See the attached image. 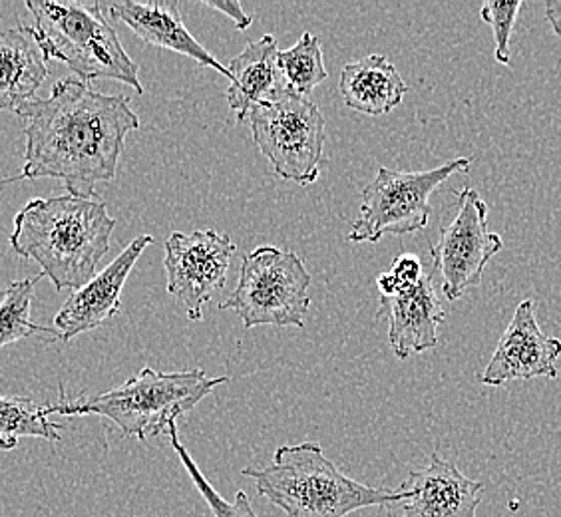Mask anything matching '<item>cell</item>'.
Returning a JSON list of instances; mask_svg holds the SVG:
<instances>
[{"instance_id":"13","label":"cell","mask_w":561,"mask_h":517,"mask_svg":"<svg viewBox=\"0 0 561 517\" xmlns=\"http://www.w3.org/2000/svg\"><path fill=\"white\" fill-rule=\"evenodd\" d=\"M399 492L402 517H476L484 484L434 452L426 468L409 472Z\"/></svg>"},{"instance_id":"10","label":"cell","mask_w":561,"mask_h":517,"mask_svg":"<svg viewBox=\"0 0 561 517\" xmlns=\"http://www.w3.org/2000/svg\"><path fill=\"white\" fill-rule=\"evenodd\" d=\"M236 253L233 239L214 229L194 233L175 231L165 241L168 292L182 302L190 321L204 319V307L224 289Z\"/></svg>"},{"instance_id":"1","label":"cell","mask_w":561,"mask_h":517,"mask_svg":"<svg viewBox=\"0 0 561 517\" xmlns=\"http://www.w3.org/2000/svg\"><path fill=\"white\" fill-rule=\"evenodd\" d=\"M14 114L24 119L22 180H60L76 197H98L96 185L116 177L124 141L140 128L128 96L102 94L78 78L58 80L50 96Z\"/></svg>"},{"instance_id":"25","label":"cell","mask_w":561,"mask_h":517,"mask_svg":"<svg viewBox=\"0 0 561 517\" xmlns=\"http://www.w3.org/2000/svg\"><path fill=\"white\" fill-rule=\"evenodd\" d=\"M202 4L211 11L224 12L227 19L238 26V31H248L249 26L253 24V16L243 11L239 0H217V2L204 0Z\"/></svg>"},{"instance_id":"15","label":"cell","mask_w":561,"mask_h":517,"mask_svg":"<svg viewBox=\"0 0 561 517\" xmlns=\"http://www.w3.org/2000/svg\"><path fill=\"white\" fill-rule=\"evenodd\" d=\"M112 19L130 26L131 33L144 43L172 50L178 55L187 56L197 65L214 68L219 74L229 80L227 66L221 65L216 56L195 41L194 34L187 31L184 16L180 11V2H136V0H119L108 4Z\"/></svg>"},{"instance_id":"7","label":"cell","mask_w":561,"mask_h":517,"mask_svg":"<svg viewBox=\"0 0 561 517\" xmlns=\"http://www.w3.org/2000/svg\"><path fill=\"white\" fill-rule=\"evenodd\" d=\"M248 119L255 146L277 177L299 185L319 180L327 122L313 100L285 92L253 106Z\"/></svg>"},{"instance_id":"5","label":"cell","mask_w":561,"mask_h":517,"mask_svg":"<svg viewBox=\"0 0 561 517\" xmlns=\"http://www.w3.org/2000/svg\"><path fill=\"white\" fill-rule=\"evenodd\" d=\"M34 16V41L46 62H62L78 80H118L144 94L138 65L119 43L116 28L100 2H48L26 0Z\"/></svg>"},{"instance_id":"19","label":"cell","mask_w":561,"mask_h":517,"mask_svg":"<svg viewBox=\"0 0 561 517\" xmlns=\"http://www.w3.org/2000/svg\"><path fill=\"white\" fill-rule=\"evenodd\" d=\"M50 404L28 397H0V450L11 452L21 438H44L60 443L62 424L50 421Z\"/></svg>"},{"instance_id":"6","label":"cell","mask_w":561,"mask_h":517,"mask_svg":"<svg viewBox=\"0 0 561 517\" xmlns=\"http://www.w3.org/2000/svg\"><path fill=\"white\" fill-rule=\"evenodd\" d=\"M311 280L297 253L261 245L241 261L238 287L219 309H233L245 329L261 324L302 329L311 305Z\"/></svg>"},{"instance_id":"20","label":"cell","mask_w":561,"mask_h":517,"mask_svg":"<svg viewBox=\"0 0 561 517\" xmlns=\"http://www.w3.org/2000/svg\"><path fill=\"white\" fill-rule=\"evenodd\" d=\"M44 279L43 273L28 279L12 280L0 299V348L12 345L34 334H46L58 338L55 329L34 323L31 319L34 287Z\"/></svg>"},{"instance_id":"22","label":"cell","mask_w":561,"mask_h":517,"mask_svg":"<svg viewBox=\"0 0 561 517\" xmlns=\"http://www.w3.org/2000/svg\"><path fill=\"white\" fill-rule=\"evenodd\" d=\"M165 434L170 436V443H172L173 450H175V453L180 456V460L184 463V468L187 470L190 478H192V482H194L195 487H197V492L204 496V499L207 502V506L211 507L214 516L257 517L255 516V512H253V507H251V502H249V497L245 492H241V490H239L238 496L233 499V504H231V502H227L226 497L221 496V494H217L216 487L207 482L206 475L202 474V470L195 466L194 458H192L190 452L185 450L184 444L180 440V434H178V424H172Z\"/></svg>"},{"instance_id":"21","label":"cell","mask_w":561,"mask_h":517,"mask_svg":"<svg viewBox=\"0 0 561 517\" xmlns=\"http://www.w3.org/2000/svg\"><path fill=\"white\" fill-rule=\"evenodd\" d=\"M280 76L285 80L287 92L297 96L309 97L314 88L329 78L324 68L321 41L313 33H302L297 44L287 50H279L277 56Z\"/></svg>"},{"instance_id":"8","label":"cell","mask_w":561,"mask_h":517,"mask_svg":"<svg viewBox=\"0 0 561 517\" xmlns=\"http://www.w3.org/2000/svg\"><path fill=\"white\" fill-rule=\"evenodd\" d=\"M472 158H456L426 172H397L380 168L363 189L360 209L346 239L378 243L385 235H412L428 226L431 195L450 175L468 172Z\"/></svg>"},{"instance_id":"23","label":"cell","mask_w":561,"mask_h":517,"mask_svg":"<svg viewBox=\"0 0 561 517\" xmlns=\"http://www.w3.org/2000/svg\"><path fill=\"white\" fill-rule=\"evenodd\" d=\"M522 7H524V2H519V0H514V2L490 0L480 11L482 21L488 22L494 31L496 60L500 65H510V38H512V31H514V24H516Z\"/></svg>"},{"instance_id":"12","label":"cell","mask_w":561,"mask_h":517,"mask_svg":"<svg viewBox=\"0 0 561 517\" xmlns=\"http://www.w3.org/2000/svg\"><path fill=\"white\" fill-rule=\"evenodd\" d=\"M153 243L151 235L131 239L130 245L119 253L104 271L96 273L84 287L66 299L55 317V331L58 341L70 343L78 334L94 331L106 323L122 307V291L138 263L144 249Z\"/></svg>"},{"instance_id":"26","label":"cell","mask_w":561,"mask_h":517,"mask_svg":"<svg viewBox=\"0 0 561 517\" xmlns=\"http://www.w3.org/2000/svg\"><path fill=\"white\" fill-rule=\"evenodd\" d=\"M546 16L550 21L551 28L561 38V0H550L546 2Z\"/></svg>"},{"instance_id":"18","label":"cell","mask_w":561,"mask_h":517,"mask_svg":"<svg viewBox=\"0 0 561 517\" xmlns=\"http://www.w3.org/2000/svg\"><path fill=\"white\" fill-rule=\"evenodd\" d=\"M339 90L346 108L367 116H385L400 106L409 94V84L387 56L370 55L345 65Z\"/></svg>"},{"instance_id":"11","label":"cell","mask_w":561,"mask_h":517,"mask_svg":"<svg viewBox=\"0 0 561 517\" xmlns=\"http://www.w3.org/2000/svg\"><path fill=\"white\" fill-rule=\"evenodd\" d=\"M560 356L561 341L543 334L536 302L528 299L519 302L480 380L488 387H502L512 380L558 378Z\"/></svg>"},{"instance_id":"2","label":"cell","mask_w":561,"mask_h":517,"mask_svg":"<svg viewBox=\"0 0 561 517\" xmlns=\"http://www.w3.org/2000/svg\"><path fill=\"white\" fill-rule=\"evenodd\" d=\"M116 219L98 197H36L14 217L11 248L31 258L58 291H78L108 255Z\"/></svg>"},{"instance_id":"27","label":"cell","mask_w":561,"mask_h":517,"mask_svg":"<svg viewBox=\"0 0 561 517\" xmlns=\"http://www.w3.org/2000/svg\"><path fill=\"white\" fill-rule=\"evenodd\" d=\"M22 175H16V177H9V180H0V185L2 184H12V182H21Z\"/></svg>"},{"instance_id":"16","label":"cell","mask_w":561,"mask_h":517,"mask_svg":"<svg viewBox=\"0 0 561 517\" xmlns=\"http://www.w3.org/2000/svg\"><path fill=\"white\" fill-rule=\"evenodd\" d=\"M277 56H279L277 38L265 34L260 41L249 43L227 65L229 70L227 104L236 114L238 122H245L253 106L271 102L287 92Z\"/></svg>"},{"instance_id":"17","label":"cell","mask_w":561,"mask_h":517,"mask_svg":"<svg viewBox=\"0 0 561 517\" xmlns=\"http://www.w3.org/2000/svg\"><path fill=\"white\" fill-rule=\"evenodd\" d=\"M48 62L26 24L0 31V112L33 102L44 80Z\"/></svg>"},{"instance_id":"9","label":"cell","mask_w":561,"mask_h":517,"mask_svg":"<svg viewBox=\"0 0 561 517\" xmlns=\"http://www.w3.org/2000/svg\"><path fill=\"white\" fill-rule=\"evenodd\" d=\"M504 241L488 229V204L476 189L458 194V214L440 227L438 241L431 248L432 267L440 277V289L448 301L482 283L488 263L502 251Z\"/></svg>"},{"instance_id":"14","label":"cell","mask_w":561,"mask_h":517,"mask_svg":"<svg viewBox=\"0 0 561 517\" xmlns=\"http://www.w3.org/2000/svg\"><path fill=\"white\" fill-rule=\"evenodd\" d=\"M378 317H387L390 348L400 360L438 346L444 309L434 280L426 273L411 289L380 297Z\"/></svg>"},{"instance_id":"3","label":"cell","mask_w":561,"mask_h":517,"mask_svg":"<svg viewBox=\"0 0 561 517\" xmlns=\"http://www.w3.org/2000/svg\"><path fill=\"white\" fill-rule=\"evenodd\" d=\"M257 494L289 517H346L373 506H399V490L370 487L343 474L324 456L321 444L280 446L267 468H245Z\"/></svg>"},{"instance_id":"4","label":"cell","mask_w":561,"mask_h":517,"mask_svg":"<svg viewBox=\"0 0 561 517\" xmlns=\"http://www.w3.org/2000/svg\"><path fill=\"white\" fill-rule=\"evenodd\" d=\"M226 382H229V378H209L202 368L158 372L144 367L122 387L112 388L98 397L68 399L65 384H60V399L50 404V410L53 414L65 416L92 414L108 418L126 436L144 443L150 436L168 432L172 424H178L182 416Z\"/></svg>"},{"instance_id":"24","label":"cell","mask_w":561,"mask_h":517,"mask_svg":"<svg viewBox=\"0 0 561 517\" xmlns=\"http://www.w3.org/2000/svg\"><path fill=\"white\" fill-rule=\"evenodd\" d=\"M421 258L412 253H400L399 257L392 261L390 269L382 275H378L377 287L380 297H390L397 292L411 289L422 279Z\"/></svg>"}]
</instances>
